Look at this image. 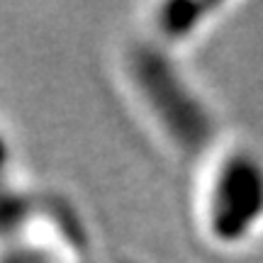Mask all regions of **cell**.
I'll use <instances>...</instances> for the list:
<instances>
[{
	"instance_id": "cell-2",
	"label": "cell",
	"mask_w": 263,
	"mask_h": 263,
	"mask_svg": "<svg viewBox=\"0 0 263 263\" xmlns=\"http://www.w3.org/2000/svg\"><path fill=\"white\" fill-rule=\"evenodd\" d=\"M10 161H12V144H10L8 134L0 129V178L8 173Z\"/></svg>"
},
{
	"instance_id": "cell-1",
	"label": "cell",
	"mask_w": 263,
	"mask_h": 263,
	"mask_svg": "<svg viewBox=\"0 0 263 263\" xmlns=\"http://www.w3.org/2000/svg\"><path fill=\"white\" fill-rule=\"evenodd\" d=\"M263 224V159L234 149L219 159L205 193L207 234L222 246H239Z\"/></svg>"
}]
</instances>
